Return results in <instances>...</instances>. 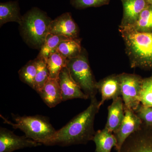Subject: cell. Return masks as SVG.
Returning a JSON list of instances; mask_svg holds the SVG:
<instances>
[{
  "label": "cell",
  "instance_id": "1",
  "mask_svg": "<svg viewBox=\"0 0 152 152\" xmlns=\"http://www.w3.org/2000/svg\"><path fill=\"white\" fill-rule=\"evenodd\" d=\"M99 102L96 97L91 99L89 106L74 117L64 126L56 131L45 145L68 146L84 144L93 140L96 132L94 129L95 117L99 111Z\"/></svg>",
  "mask_w": 152,
  "mask_h": 152
},
{
  "label": "cell",
  "instance_id": "2",
  "mask_svg": "<svg viewBox=\"0 0 152 152\" xmlns=\"http://www.w3.org/2000/svg\"><path fill=\"white\" fill-rule=\"evenodd\" d=\"M131 67L152 70V32H141L131 26L119 27Z\"/></svg>",
  "mask_w": 152,
  "mask_h": 152
},
{
  "label": "cell",
  "instance_id": "3",
  "mask_svg": "<svg viewBox=\"0 0 152 152\" xmlns=\"http://www.w3.org/2000/svg\"><path fill=\"white\" fill-rule=\"evenodd\" d=\"M52 20L47 13L33 7L22 17L19 24L20 34L23 40L32 48L40 50L47 36Z\"/></svg>",
  "mask_w": 152,
  "mask_h": 152
},
{
  "label": "cell",
  "instance_id": "4",
  "mask_svg": "<svg viewBox=\"0 0 152 152\" xmlns=\"http://www.w3.org/2000/svg\"><path fill=\"white\" fill-rule=\"evenodd\" d=\"M4 123L10 125L15 129H19L25 136L42 145L45 144L53 137L56 130L53 127L48 117L40 115H24L12 114L15 123L9 121L1 115Z\"/></svg>",
  "mask_w": 152,
  "mask_h": 152
},
{
  "label": "cell",
  "instance_id": "5",
  "mask_svg": "<svg viewBox=\"0 0 152 152\" xmlns=\"http://www.w3.org/2000/svg\"><path fill=\"white\" fill-rule=\"evenodd\" d=\"M66 67L74 81L90 99L96 97L97 82L90 66L86 50L83 48L79 56L68 59Z\"/></svg>",
  "mask_w": 152,
  "mask_h": 152
},
{
  "label": "cell",
  "instance_id": "6",
  "mask_svg": "<svg viewBox=\"0 0 152 152\" xmlns=\"http://www.w3.org/2000/svg\"><path fill=\"white\" fill-rule=\"evenodd\" d=\"M121 97L124 107L135 111L140 105V94L143 79L136 74H119Z\"/></svg>",
  "mask_w": 152,
  "mask_h": 152
},
{
  "label": "cell",
  "instance_id": "7",
  "mask_svg": "<svg viewBox=\"0 0 152 152\" xmlns=\"http://www.w3.org/2000/svg\"><path fill=\"white\" fill-rule=\"evenodd\" d=\"M116 152H152V127L143 124L131 134Z\"/></svg>",
  "mask_w": 152,
  "mask_h": 152
},
{
  "label": "cell",
  "instance_id": "8",
  "mask_svg": "<svg viewBox=\"0 0 152 152\" xmlns=\"http://www.w3.org/2000/svg\"><path fill=\"white\" fill-rule=\"evenodd\" d=\"M41 145L42 144L28 138L25 135L18 136L6 128L0 129V152H12Z\"/></svg>",
  "mask_w": 152,
  "mask_h": 152
},
{
  "label": "cell",
  "instance_id": "9",
  "mask_svg": "<svg viewBox=\"0 0 152 152\" xmlns=\"http://www.w3.org/2000/svg\"><path fill=\"white\" fill-rule=\"evenodd\" d=\"M125 109V117L119 127L115 132L114 135L117 140L116 151H119L126 140L136 131L141 127L143 123L136 114L130 109Z\"/></svg>",
  "mask_w": 152,
  "mask_h": 152
},
{
  "label": "cell",
  "instance_id": "10",
  "mask_svg": "<svg viewBox=\"0 0 152 152\" xmlns=\"http://www.w3.org/2000/svg\"><path fill=\"white\" fill-rule=\"evenodd\" d=\"M49 33L55 35L64 36L69 39L80 38V29L70 12L63 13L52 20Z\"/></svg>",
  "mask_w": 152,
  "mask_h": 152
},
{
  "label": "cell",
  "instance_id": "11",
  "mask_svg": "<svg viewBox=\"0 0 152 152\" xmlns=\"http://www.w3.org/2000/svg\"><path fill=\"white\" fill-rule=\"evenodd\" d=\"M58 80L61 91L63 102L75 99H89L72 77L66 67L60 72Z\"/></svg>",
  "mask_w": 152,
  "mask_h": 152
},
{
  "label": "cell",
  "instance_id": "12",
  "mask_svg": "<svg viewBox=\"0 0 152 152\" xmlns=\"http://www.w3.org/2000/svg\"><path fill=\"white\" fill-rule=\"evenodd\" d=\"M97 88L102 96L99 105L100 107L106 101L121 96L118 75L113 74L100 80L97 82Z\"/></svg>",
  "mask_w": 152,
  "mask_h": 152
},
{
  "label": "cell",
  "instance_id": "13",
  "mask_svg": "<svg viewBox=\"0 0 152 152\" xmlns=\"http://www.w3.org/2000/svg\"><path fill=\"white\" fill-rule=\"evenodd\" d=\"M123 7V15L119 26L134 25L144 9L150 4L147 0H121Z\"/></svg>",
  "mask_w": 152,
  "mask_h": 152
},
{
  "label": "cell",
  "instance_id": "14",
  "mask_svg": "<svg viewBox=\"0 0 152 152\" xmlns=\"http://www.w3.org/2000/svg\"><path fill=\"white\" fill-rule=\"evenodd\" d=\"M38 93L44 102L51 108L63 102L61 91L58 79L49 78Z\"/></svg>",
  "mask_w": 152,
  "mask_h": 152
},
{
  "label": "cell",
  "instance_id": "15",
  "mask_svg": "<svg viewBox=\"0 0 152 152\" xmlns=\"http://www.w3.org/2000/svg\"><path fill=\"white\" fill-rule=\"evenodd\" d=\"M113 100L111 104L108 107V116L104 128L114 133L122 122L125 113L122 97H118Z\"/></svg>",
  "mask_w": 152,
  "mask_h": 152
},
{
  "label": "cell",
  "instance_id": "16",
  "mask_svg": "<svg viewBox=\"0 0 152 152\" xmlns=\"http://www.w3.org/2000/svg\"><path fill=\"white\" fill-rule=\"evenodd\" d=\"M18 1L0 3V26L7 23L16 22L20 24L22 17Z\"/></svg>",
  "mask_w": 152,
  "mask_h": 152
},
{
  "label": "cell",
  "instance_id": "17",
  "mask_svg": "<svg viewBox=\"0 0 152 152\" xmlns=\"http://www.w3.org/2000/svg\"><path fill=\"white\" fill-rule=\"evenodd\" d=\"M92 141L96 144L95 152H111L113 148L117 146L113 133L105 128L96 132Z\"/></svg>",
  "mask_w": 152,
  "mask_h": 152
},
{
  "label": "cell",
  "instance_id": "18",
  "mask_svg": "<svg viewBox=\"0 0 152 152\" xmlns=\"http://www.w3.org/2000/svg\"><path fill=\"white\" fill-rule=\"evenodd\" d=\"M68 39L69 38L64 36L55 35L49 33L37 58L44 59L46 61L50 55L56 51L61 42Z\"/></svg>",
  "mask_w": 152,
  "mask_h": 152
},
{
  "label": "cell",
  "instance_id": "19",
  "mask_svg": "<svg viewBox=\"0 0 152 152\" xmlns=\"http://www.w3.org/2000/svg\"><path fill=\"white\" fill-rule=\"evenodd\" d=\"M81 41L80 38L69 39L63 41L57 50L67 59L75 58L80 54L83 50Z\"/></svg>",
  "mask_w": 152,
  "mask_h": 152
},
{
  "label": "cell",
  "instance_id": "20",
  "mask_svg": "<svg viewBox=\"0 0 152 152\" xmlns=\"http://www.w3.org/2000/svg\"><path fill=\"white\" fill-rule=\"evenodd\" d=\"M67 59L58 51L52 53L46 61L50 78L58 79L60 72L67 66Z\"/></svg>",
  "mask_w": 152,
  "mask_h": 152
},
{
  "label": "cell",
  "instance_id": "21",
  "mask_svg": "<svg viewBox=\"0 0 152 152\" xmlns=\"http://www.w3.org/2000/svg\"><path fill=\"white\" fill-rule=\"evenodd\" d=\"M37 59L31 60L22 67L18 72L20 80L34 89L35 78L37 69Z\"/></svg>",
  "mask_w": 152,
  "mask_h": 152
},
{
  "label": "cell",
  "instance_id": "22",
  "mask_svg": "<svg viewBox=\"0 0 152 152\" xmlns=\"http://www.w3.org/2000/svg\"><path fill=\"white\" fill-rule=\"evenodd\" d=\"M137 31L141 32H152V5L149 4L144 9L137 20L131 26Z\"/></svg>",
  "mask_w": 152,
  "mask_h": 152
},
{
  "label": "cell",
  "instance_id": "23",
  "mask_svg": "<svg viewBox=\"0 0 152 152\" xmlns=\"http://www.w3.org/2000/svg\"><path fill=\"white\" fill-rule=\"evenodd\" d=\"M37 69L34 80V90L39 92L43 87L48 80L50 78V75L46 61L44 59L37 58Z\"/></svg>",
  "mask_w": 152,
  "mask_h": 152
},
{
  "label": "cell",
  "instance_id": "24",
  "mask_svg": "<svg viewBox=\"0 0 152 152\" xmlns=\"http://www.w3.org/2000/svg\"><path fill=\"white\" fill-rule=\"evenodd\" d=\"M140 102L142 105L152 107V73L150 77L143 79Z\"/></svg>",
  "mask_w": 152,
  "mask_h": 152
},
{
  "label": "cell",
  "instance_id": "25",
  "mask_svg": "<svg viewBox=\"0 0 152 152\" xmlns=\"http://www.w3.org/2000/svg\"><path fill=\"white\" fill-rule=\"evenodd\" d=\"M110 0H70L71 5L77 10L98 7L109 4Z\"/></svg>",
  "mask_w": 152,
  "mask_h": 152
},
{
  "label": "cell",
  "instance_id": "26",
  "mask_svg": "<svg viewBox=\"0 0 152 152\" xmlns=\"http://www.w3.org/2000/svg\"><path fill=\"white\" fill-rule=\"evenodd\" d=\"M135 112L143 124L152 127V107H146L140 104Z\"/></svg>",
  "mask_w": 152,
  "mask_h": 152
},
{
  "label": "cell",
  "instance_id": "27",
  "mask_svg": "<svg viewBox=\"0 0 152 152\" xmlns=\"http://www.w3.org/2000/svg\"><path fill=\"white\" fill-rule=\"evenodd\" d=\"M147 1H148V2L150 4L152 5V0H147Z\"/></svg>",
  "mask_w": 152,
  "mask_h": 152
}]
</instances>
